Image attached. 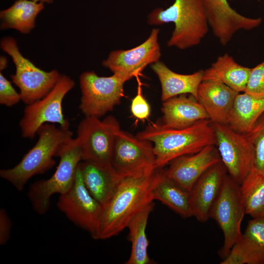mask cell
Masks as SVG:
<instances>
[{
	"label": "cell",
	"mask_w": 264,
	"mask_h": 264,
	"mask_svg": "<svg viewBox=\"0 0 264 264\" xmlns=\"http://www.w3.org/2000/svg\"><path fill=\"white\" fill-rule=\"evenodd\" d=\"M244 92L264 96V61L251 68Z\"/></svg>",
	"instance_id": "obj_31"
},
{
	"label": "cell",
	"mask_w": 264,
	"mask_h": 264,
	"mask_svg": "<svg viewBox=\"0 0 264 264\" xmlns=\"http://www.w3.org/2000/svg\"><path fill=\"white\" fill-rule=\"evenodd\" d=\"M37 134V141L19 163L0 171V176L20 191L32 177L51 169L55 164L54 157H58L73 139V133L69 129L58 128L50 123L43 125Z\"/></svg>",
	"instance_id": "obj_3"
},
{
	"label": "cell",
	"mask_w": 264,
	"mask_h": 264,
	"mask_svg": "<svg viewBox=\"0 0 264 264\" xmlns=\"http://www.w3.org/2000/svg\"><path fill=\"white\" fill-rule=\"evenodd\" d=\"M58 157L59 163L53 175L48 179L35 181L28 191L31 205L39 215L48 211L52 196L65 194L73 185L78 166L82 161L81 150L77 139L73 138Z\"/></svg>",
	"instance_id": "obj_5"
},
{
	"label": "cell",
	"mask_w": 264,
	"mask_h": 264,
	"mask_svg": "<svg viewBox=\"0 0 264 264\" xmlns=\"http://www.w3.org/2000/svg\"><path fill=\"white\" fill-rule=\"evenodd\" d=\"M154 207L151 203L144 207L130 221L127 227L129 230V240L131 251L127 264H150L148 252L149 242L146 230L149 215Z\"/></svg>",
	"instance_id": "obj_27"
},
{
	"label": "cell",
	"mask_w": 264,
	"mask_h": 264,
	"mask_svg": "<svg viewBox=\"0 0 264 264\" xmlns=\"http://www.w3.org/2000/svg\"><path fill=\"white\" fill-rule=\"evenodd\" d=\"M159 32L158 28H154L148 38L138 46L130 49L110 52L102 62V66L113 73L125 75L130 79L139 77L148 65L159 61Z\"/></svg>",
	"instance_id": "obj_14"
},
{
	"label": "cell",
	"mask_w": 264,
	"mask_h": 264,
	"mask_svg": "<svg viewBox=\"0 0 264 264\" xmlns=\"http://www.w3.org/2000/svg\"><path fill=\"white\" fill-rule=\"evenodd\" d=\"M209 26L222 45H226L241 30H250L259 26L262 18L245 17L236 11L227 0H202Z\"/></svg>",
	"instance_id": "obj_15"
},
{
	"label": "cell",
	"mask_w": 264,
	"mask_h": 264,
	"mask_svg": "<svg viewBox=\"0 0 264 264\" xmlns=\"http://www.w3.org/2000/svg\"><path fill=\"white\" fill-rule=\"evenodd\" d=\"M212 125L221 161L228 175L240 185L254 167V146L246 134L227 124L212 123Z\"/></svg>",
	"instance_id": "obj_10"
},
{
	"label": "cell",
	"mask_w": 264,
	"mask_h": 264,
	"mask_svg": "<svg viewBox=\"0 0 264 264\" xmlns=\"http://www.w3.org/2000/svg\"><path fill=\"white\" fill-rule=\"evenodd\" d=\"M239 92L216 81H203L200 84L197 100L213 123L227 124L229 114Z\"/></svg>",
	"instance_id": "obj_20"
},
{
	"label": "cell",
	"mask_w": 264,
	"mask_h": 264,
	"mask_svg": "<svg viewBox=\"0 0 264 264\" xmlns=\"http://www.w3.org/2000/svg\"><path fill=\"white\" fill-rule=\"evenodd\" d=\"M130 80L118 73L105 77L93 71L82 73L79 77L80 110L85 116L100 118L120 103L124 96V84Z\"/></svg>",
	"instance_id": "obj_7"
},
{
	"label": "cell",
	"mask_w": 264,
	"mask_h": 264,
	"mask_svg": "<svg viewBox=\"0 0 264 264\" xmlns=\"http://www.w3.org/2000/svg\"><path fill=\"white\" fill-rule=\"evenodd\" d=\"M22 100L20 93L18 92L10 82L0 73V104L12 107Z\"/></svg>",
	"instance_id": "obj_32"
},
{
	"label": "cell",
	"mask_w": 264,
	"mask_h": 264,
	"mask_svg": "<svg viewBox=\"0 0 264 264\" xmlns=\"http://www.w3.org/2000/svg\"><path fill=\"white\" fill-rule=\"evenodd\" d=\"M251 69L238 64L232 56L225 53L203 70L202 81H218L239 93L244 92Z\"/></svg>",
	"instance_id": "obj_24"
},
{
	"label": "cell",
	"mask_w": 264,
	"mask_h": 264,
	"mask_svg": "<svg viewBox=\"0 0 264 264\" xmlns=\"http://www.w3.org/2000/svg\"><path fill=\"white\" fill-rule=\"evenodd\" d=\"M245 214L264 218V176L254 167L240 185Z\"/></svg>",
	"instance_id": "obj_28"
},
{
	"label": "cell",
	"mask_w": 264,
	"mask_h": 264,
	"mask_svg": "<svg viewBox=\"0 0 264 264\" xmlns=\"http://www.w3.org/2000/svg\"><path fill=\"white\" fill-rule=\"evenodd\" d=\"M136 136L151 142L155 156L154 167L160 169L181 156L195 154L208 145H215V132L209 119L184 129H172L160 122L152 123Z\"/></svg>",
	"instance_id": "obj_2"
},
{
	"label": "cell",
	"mask_w": 264,
	"mask_h": 264,
	"mask_svg": "<svg viewBox=\"0 0 264 264\" xmlns=\"http://www.w3.org/2000/svg\"><path fill=\"white\" fill-rule=\"evenodd\" d=\"M227 174L221 162L207 170L190 191L193 216L201 222L210 218V212Z\"/></svg>",
	"instance_id": "obj_17"
},
{
	"label": "cell",
	"mask_w": 264,
	"mask_h": 264,
	"mask_svg": "<svg viewBox=\"0 0 264 264\" xmlns=\"http://www.w3.org/2000/svg\"><path fill=\"white\" fill-rule=\"evenodd\" d=\"M147 22L150 25L173 22L175 28L167 45L181 50L199 44L209 30L202 0H175L166 9L153 10Z\"/></svg>",
	"instance_id": "obj_4"
},
{
	"label": "cell",
	"mask_w": 264,
	"mask_h": 264,
	"mask_svg": "<svg viewBox=\"0 0 264 264\" xmlns=\"http://www.w3.org/2000/svg\"><path fill=\"white\" fill-rule=\"evenodd\" d=\"M44 3L30 0H17L0 12V29H14L22 34L30 32L35 20L44 9Z\"/></svg>",
	"instance_id": "obj_26"
},
{
	"label": "cell",
	"mask_w": 264,
	"mask_h": 264,
	"mask_svg": "<svg viewBox=\"0 0 264 264\" xmlns=\"http://www.w3.org/2000/svg\"><path fill=\"white\" fill-rule=\"evenodd\" d=\"M120 130V124L113 116L103 120L94 116H85L77 128L82 161L111 164L115 138Z\"/></svg>",
	"instance_id": "obj_11"
},
{
	"label": "cell",
	"mask_w": 264,
	"mask_h": 264,
	"mask_svg": "<svg viewBox=\"0 0 264 264\" xmlns=\"http://www.w3.org/2000/svg\"><path fill=\"white\" fill-rule=\"evenodd\" d=\"M155 170L124 177L103 208L93 239L106 240L114 237L154 199L152 189Z\"/></svg>",
	"instance_id": "obj_1"
},
{
	"label": "cell",
	"mask_w": 264,
	"mask_h": 264,
	"mask_svg": "<svg viewBox=\"0 0 264 264\" xmlns=\"http://www.w3.org/2000/svg\"><path fill=\"white\" fill-rule=\"evenodd\" d=\"M153 144L121 129L117 132L112 152L111 164L123 176L155 170Z\"/></svg>",
	"instance_id": "obj_12"
},
{
	"label": "cell",
	"mask_w": 264,
	"mask_h": 264,
	"mask_svg": "<svg viewBox=\"0 0 264 264\" xmlns=\"http://www.w3.org/2000/svg\"><path fill=\"white\" fill-rule=\"evenodd\" d=\"M12 222L5 209L0 210V244L4 245L10 239Z\"/></svg>",
	"instance_id": "obj_33"
},
{
	"label": "cell",
	"mask_w": 264,
	"mask_h": 264,
	"mask_svg": "<svg viewBox=\"0 0 264 264\" xmlns=\"http://www.w3.org/2000/svg\"><path fill=\"white\" fill-rule=\"evenodd\" d=\"M162 121L166 127L184 129L197 122L209 119L202 105L193 96L178 95L163 102Z\"/></svg>",
	"instance_id": "obj_21"
},
{
	"label": "cell",
	"mask_w": 264,
	"mask_h": 264,
	"mask_svg": "<svg viewBox=\"0 0 264 264\" xmlns=\"http://www.w3.org/2000/svg\"><path fill=\"white\" fill-rule=\"evenodd\" d=\"M264 113V96L239 93L229 114L227 125L237 132L247 133Z\"/></svg>",
	"instance_id": "obj_25"
},
{
	"label": "cell",
	"mask_w": 264,
	"mask_h": 264,
	"mask_svg": "<svg viewBox=\"0 0 264 264\" xmlns=\"http://www.w3.org/2000/svg\"><path fill=\"white\" fill-rule=\"evenodd\" d=\"M221 264H264V218H253Z\"/></svg>",
	"instance_id": "obj_18"
},
{
	"label": "cell",
	"mask_w": 264,
	"mask_h": 264,
	"mask_svg": "<svg viewBox=\"0 0 264 264\" xmlns=\"http://www.w3.org/2000/svg\"><path fill=\"white\" fill-rule=\"evenodd\" d=\"M246 134L255 149L254 168L264 176V113Z\"/></svg>",
	"instance_id": "obj_29"
},
{
	"label": "cell",
	"mask_w": 264,
	"mask_h": 264,
	"mask_svg": "<svg viewBox=\"0 0 264 264\" xmlns=\"http://www.w3.org/2000/svg\"><path fill=\"white\" fill-rule=\"evenodd\" d=\"M57 205L69 220L93 238L103 207L87 190L78 166L73 185L60 195Z\"/></svg>",
	"instance_id": "obj_13"
},
{
	"label": "cell",
	"mask_w": 264,
	"mask_h": 264,
	"mask_svg": "<svg viewBox=\"0 0 264 264\" xmlns=\"http://www.w3.org/2000/svg\"><path fill=\"white\" fill-rule=\"evenodd\" d=\"M220 162L217 148L215 145H208L195 154L174 159L164 171L167 176L190 192L207 170Z\"/></svg>",
	"instance_id": "obj_16"
},
{
	"label": "cell",
	"mask_w": 264,
	"mask_h": 264,
	"mask_svg": "<svg viewBox=\"0 0 264 264\" xmlns=\"http://www.w3.org/2000/svg\"><path fill=\"white\" fill-rule=\"evenodd\" d=\"M138 86L136 95L132 98L131 104L132 115L137 120L142 121L148 119L151 112V106L142 92L141 83L139 77H136Z\"/></svg>",
	"instance_id": "obj_30"
},
{
	"label": "cell",
	"mask_w": 264,
	"mask_h": 264,
	"mask_svg": "<svg viewBox=\"0 0 264 264\" xmlns=\"http://www.w3.org/2000/svg\"><path fill=\"white\" fill-rule=\"evenodd\" d=\"M151 67L160 81L163 102L186 94L197 99L198 90L202 81L203 70H199L190 74H179L170 69L160 61L151 65Z\"/></svg>",
	"instance_id": "obj_22"
},
{
	"label": "cell",
	"mask_w": 264,
	"mask_h": 264,
	"mask_svg": "<svg viewBox=\"0 0 264 264\" xmlns=\"http://www.w3.org/2000/svg\"><path fill=\"white\" fill-rule=\"evenodd\" d=\"M0 47L12 59L15 67L12 82L20 89L22 101L26 105L44 97L55 86L61 76L56 69L44 71L37 67L20 52L16 40L11 37L3 38Z\"/></svg>",
	"instance_id": "obj_6"
},
{
	"label": "cell",
	"mask_w": 264,
	"mask_h": 264,
	"mask_svg": "<svg viewBox=\"0 0 264 264\" xmlns=\"http://www.w3.org/2000/svg\"><path fill=\"white\" fill-rule=\"evenodd\" d=\"M8 60L4 56H1L0 57V70L2 71L7 67Z\"/></svg>",
	"instance_id": "obj_34"
},
{
	"label": "cell",
	"mask_w": 264,
	"mask_h": 264,
	"mask_svg": "<svg viewBox=\"0 0 264 264\" xmlns=\"http://www.w3.org/2000/svg\"><path fill=\"white\" fill-rule=\"evenodd\" d=\"M152 194L157 200L182 217L193 216L190 193L166 174L164 171L156 170Z\"/></svg>",
	"instance_id": "obj_23"
},
{
	"label": "cell",
	"mask_w": 264,
	"mask_h": 264,
	"mask_svg": "<svg viewBox=\"0 0 264 264\" xmlns=\"http://www.w3.org/2000/svg\"><path fill=\"white\" fill-rule=\"evenodd\" d=\"M245 214L240 185L226 174L210 212V218L216 221L223 234V244L219 252L222 259L241 236V223Z\"/></svg>",
	"instance_id": "obj_9"
},
{
	"label": "cell",
	"mask_w": 264,
	"mask_h": 264,
	"mask_svg": "<svg viewBox=\"0 0 264 264\" xmlns=\"http://www.w3.org/2000/svg\"><path fill=\"white\" fill-rule=\"evenodd\" d=\"M36 2H43L44 3H51L53 2V0H30Z\"/></svg>",
	"instance_id": "obj_35"
},
{
	"label": "cell",
	"mask_w": 264,
	"mask_h": 264,
	"mask_svg": "<svg viewBox=\"0 0 264 264\" xmlns=\"http://www.w3.org/2000/svg\"><path fill=\"white\" fill-rule=\"evenodd\" d=\"M78 167L87 190L103 207L124 177L111 164L81 161Z\"/></svg>",
	"instance_id": "obj_19"
},
{
	"label": "cell",
	"mask_w": 264,
	"mask_h": 264,
	"mask_svg": "<svg viewBox=\"0 0 264 264\" xmlns=\"http://www.w3.org/2000/svg\"><path fill=\"white\" fill-rule=\"evenodd\" d=\"M75 86L69 76L62 75L53 88L44 97L26 105L19 127L23 137L34 138L39 129L47 123L58 124L69 129V123L63 114L62 103L66 94Z\"/></svg>",
	"instance_id": "obj_8"
}]
</instances>
